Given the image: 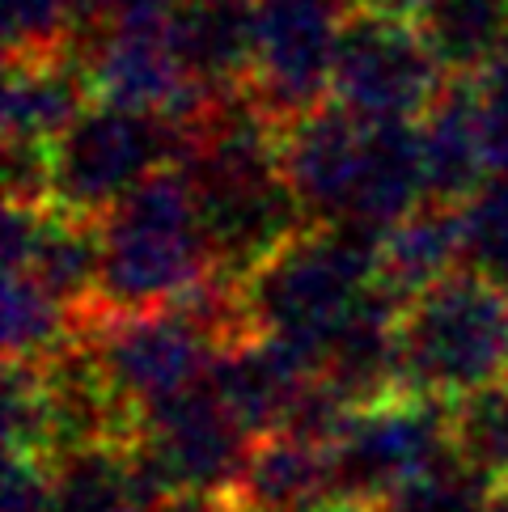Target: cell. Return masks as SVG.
Listing matches in <instances>:
<instances>
[{"label": "cell", "mask_w": 508, "mask_h": 512, "mask_svg": "<svg viewBox=\"0 0 508 512\" xmlns=\"http://www.w3.org/2000/svg\"><path fill=\"white\" fill-rule=\"evenodd\" d=\"M102 276L98 314H149L216 276L195 195L174 166L127 191L98 221ZM85 309V314H89Z\"/></svg>", "instance_id": "6da1fadb"}, {"label": "cell", "mask_w": 508, "mask_h": 512, "mask_svg": "<svg viewBox=\"0 0 508 512\" xmlns=\"http://www.w3.org/2000/svg\"><path fill=\"white\" fill-rule=\"evenodd\" d=\"M381 242L386 233L360 221L314 225L293 237L276 259L242 280L254 335L301 339L326 352L335 322L348 314L360 292L377 284Z\"/></svg>", "instance_id": "7a4b0ae2"}, {"label": "cell", "mask_w": 508, "mask_h": 512, "mask_svg": "<svg viewBox=\"0 0 508 512\" xmlns=\"http://www.w3.org/2000/svg\"><path fill=\"white\" fill-rule=\"evenodd\" d=\"M403 390L449 407L508 381V292L458 271L403 309L398 322Z\"/></svg>", "instance_id": "3957f363"}, {"label": "cell", "mask_w": 508, "mask_h": 512, "mask_svg": "<svg viewBox=\"0 0 508 512\" xmlns=\"http://www.w3.org/2000/svg\"><path fill=\"white\" fill-rule=\"evenodd\" d=\"M166 166H174L166 119L89 102L51 144V212L98 225L127 191Z\"/></svg>", "instance_id": "277c9868"}, {"label": "cell", "mask_w": 508, "mask_h": 512, "mask_svg": "<svg viewBox=\"0 0 508 512\" xmlns=\"http://www.w3.org/2000/svg\"><path fill=\"white\" fill-rule=\"evenodd\" d=\"M449 77L407 17L348 9L331 64V102L360 123H411L432 111Z\"/></svg>", "instance_id": "5b68a950"}, {"label": "cell", "mask_w": 508, "mask_h": 512, "mask_svg": "<svg viewBox=\"0 0 508 512\" xmlns=\"http://www.w3.org/2000/svg\"><path fill=\"white\" fill-rule=\"evenodd\" d=\"M77 331L94 347L115 402L136 424L140 411L199 386L216 360V347L195 331L178 305L149 309V314H85Z\"/></svg>", "instance_id": "8992f818"}, {"label": "cell", "mask_w": 508, "mask_h": 512, "mask_svg": "<svg viewBox=\"0 0 508 512\" xmlns=\"http://www.w3.org/2000/svg\"><path fill=\"white\" fill-rule=\"evenodd\" d=\"M449 407L432 398H390L356 411L331 449L335 500L373 512L407 483L449 462Z\"/></svg>", "instance_id": "52a82bcc"}, {"label": "cell", "mask_w": 508, "mask_h": 512, "mask_svg": "<svg viewBox=\"0 0 508 512\" xmlns=\"http://www.w3.org/2000/svg\"><path fill=\"white\" fill-rule=\"evenodd\" d=\"M348 0H254V60L246 89L284 127L331 94L335 43Z\"/></svg>", "instance_id": "ba28073f"}, {"label": "cell", "mask_w": 508, "mask_h": 512, "mask_svg": "<svg viewBox=\"0 0 508 512\" xmlns=\"http://www.w3.org/2000/svg\"><path fill=\"white\" fill-rule=\"evenodd\" d=\"M132 449L166 500L187 496V491H229L233 496L250 441L221 411L208 381H199L140 411Z\"/></svg>", "instance_id": "9c48e42d"}, {"label": "cell", "mask_w": 508, "mask_h": 512, "mask_svg": "<svg viewBox=\"0 0 508 512\" xmlns=\"http://www.w3.org/2000/svg\"><path fill=\"white\" fill-rule=\"evenodd\" d=\"M77 60L89 85V102L119 111L161 115L166 123H187L208 106V89L191 85L178 64L166 17H140L111 30L77 34Z\"/></svg>", "instance_id": "30bf717a"}, {"label": "cell", "mask_w": 508, "mask_h": 512, "mask_svg": "<svg viewBox=\"0 0 508 512\" xmlns=\"http://www.w3.org/2000/svg\"><path fill=\"white\" fill-rule=\"evenodd\" d=\"M360 149H365V123L331 98L280 132V174L314 225L348 221Z\"/></svg>", "instance_id": "8fae6325"}, {"label": "cell", "mask_w": 508, "mask_h": 512, "mask_svg": "<svg viewBox=\"0 0 508 512\" xmlns=\"http://www.w3.org/2000/svg\"><path fill=\"white\" fill-rule=\"evenodd\" d=\"M170 47L191 85L229 94L250 81L254 5L250 0H183L166 13Z\"/></svg>", "instance_id": "7c38bea8"}, {"label": "cell", "mask_w": 508, "mask_h": 512, "mask_svg": "<svg viewBox=\"0 0 508 512\" xmlns=\"http://www.w3.org/2000/svg\"><path fill=\"white\" fill-rule=\"evenodd\" d=\"M420 153H424L428 204L462 208L492 178L479 132L475 77H453L445 94L432 102V111L420 119Z\"/></svg>", "instance_id": "4fadbf2b"}, {"label": "cell", "mask_w": 508, "mask_h": 512, "mask_svg": "<svg viewBox=\"0 0 508 512\" xmlns=\"http://www.w3.org/2000/svg\"><path fill=\"white\" fill-rule=\"evenodd\" d=\"M428 204L420 127L411 123H365V149H360L356 195L348 221L390 233L415 208Z\"/></svg>", "instance_id": "5bb4252c"}, {"label": "cell", "mask_w": 508, "mask_h": 512, "mask_svg": "<svg viewBox=\"0 0 508 512\" xmlns=\"http://www.w3.org/2000/svg\"><path fill=\"white\" fill-rule=\"evenodd\" d=\"M233 496L246 512H293L335 500L331 449L297 441L288 432H271L250 441L242 479Z\"/></svg>", "instance_id": "9a60e30c"}, {"label": "cell", "mask_w": 508, "mask_h": 512, "mask_svg": "<svg viewBox=\"0 0 508 512\" xmlns=\"http://www.w3.org/2000/svg\"><path fill=\"white\" fill-rule=\"evenodd\" d=\"M161 500L132 441L89 445L51 462V512H153Z\"/></svg>", "instance_id": "2e32d148"}, {"label": "cell", "mask_w": 508, "mask_h": 512, "mask_svg": "<svg viewBox=\"0 0 508 512\" xmlns=\"http://www.w3.org/2000/svg\"><path fill=\"white\" fill-rule=\"evenodd\" d=\"M462 263V208L449 204H424L407 221H398L386 242H381L377 284L411 305L428 288L458 276Z\"/></svg>", "instance_id": "e0dca14e"}, {"label": "cell", "mask_w": 508, "mask_h": 512, "mask_svg": "<svg viewBox=\"0 0 508 512\" xmlns=\"http://www.w3.org/2000/svg\"><path fill=\"white\" fill-rule=\"evenodd\" d=\"M85 106L89 85L77 56L51 64H5V140L51 149Z\"/></svg>", "instance_id": "ac0fdd59"}, {"label": "cell", "mask_w": 508, "mask_h": 512, "mask_svg": "<svg viewBox=\"0 0 508 512\" xmlns=\"http://www.w3.org/2000/svg\"><path fill=\"white\" fill-rule=\"evenodd\" d=\"M415 30L449 81L483 77L508 56V0H424Z\"/></svg>", "instance_id": "d6986e66"}, {"label": "cell", "mask_w": 508, "mask_h": 512, "mask_svg": "<svg viewBox=\"0 0 508 512\" xmlns=\"http://www.w3.org/2000/svg\"><path fill=\"white\" fill-rule=\"evenodd\" d=\"M449 453L492 496H508V381L449 402Z\"/></svg>", "instance_id": "ffe728a7"}, {"label": "cell", "mask_w": 508, "mask_h": 512, "mask_svg": "<svg viewBox=\"0 0 508 512\" xmlns=\"http://www.w3.org/2000/svg\"><path fill=\"white\" fill-rule=\"evenodd\" d=\"M77 314L30 276H5V364H47L77 343Z\"/></svg>", "instance_id": "44dd1931"}, {"label": "cell", "mask_w": 508, "mask_h": 512, "mask_svg": "<svg viewBox=\"0 0 508 512\" xmlns=\"http://www.w3.org/2000/svg\"><path fill=\"white\" fill-rule=\"evenodd\" d=\"M5 5V64H51L77 56L72 0H0Z\"/></svg>", "instance_id": "7402d4cb"}, {"label": "cell", "mask_w": 508, "mask_h": 512, "mask_svg": "<svg viewBox=\"0 0 508 512\" xmlns=\"http://www.w3.org/2000/svg\"><path fill=\"white\" fill-rule=\"evenodd\" d=\"M462 263L508 292V174H492L462 204Z\"/></svg>", "instance_id": "603a6c76"}, {"label": "cell", "mask_w": 508, "mask_h": 512, "mask_svg": "<svg viewBox=\"0 0 508 512\" xmlns=\"http://www.w3.org/2000/svg\"><path fill=\"white\" fill-rule=\"evenodd\" d=\"M5 445L17 457L51 462V407L39 364H5Z\"/></svg>", "instance_id": "cb8c5ba5"}, {"label": "cell", "mask_w": 508, "mask_h": 512, "mask_svg": "<svg viewBox=\"0 0 508 512\" xmlns=\"http://www.w3.org/2000/svg\"><path fill=\"white\" fill-rule=\"evenodd\" d=\"M487 500H492V491H487L479 479H470V474L449 457L445 466L407 483L403 491H394L390 500H381L373 512H483Z\"/></svg>", "instance_id": "d4e9b609"}, {"label": "cell", "mask_w": 508, "mask_h": 512, "mask_svg": "<svg viewBox=\"0 0 508 512\" xmlns=\"http://www.w3.org/2000/svg\"><path fill=\"white\" fill-rule=\"evenodd\" d=\"M5 204L51 208V149L5 140Z\"/></svg>", "instance_id": "484cf974"}, {"label": "cell", "mask_w": 508, "mask_h": 512, "mask_svg": "<svg viewBox=\"0 0 508 512\" xmlns=\"http://www.w3.org/2000/svg\"><path fill=\"white\" fill-rule=\"evenodd\" d=\"M479 89V132H483V153L487 170L508 174V56L475 77Z\"/></svg>", "instance_id": "4316f807"}, {"label": "cell", "mask_w": 508, "mask_h": 512, "mask_svg": "<svg viewBox=\"0 0 508 512\" xmlns=\"http://www.w3.org/2000/svg\"><path fill=\"white\" fill-rule=\"evenodd\" d=\"M0 512H51V462L9 453Z\"/></svg>", "instance_id": "83f0119b"}, {"label": "cell", "mask_w": 508, "mask_h": 512, "mask_svg": "<svg viewBox=\"0 0 508 512\" xmlns=\"http://www.w3.org/2000/svg\"><path fill=\"white\" fill-rule=\"evenodd\" d=\"M153 512H246V508L229 491H187V496L161 500Z\"/></svg>", "instance_id": "f1b7e54d"}, {"label": "cell", "mask_w": 508, "mask_h": 512, "mask_svg": "<svg viewBox=\"0 0 508 512\" xmlns=\"http://www.w3.org/2000/svg\"><path fill=\"white\" fill-rule=\"evenodd\" d=\"M352 9H369V13H390V17H407L415 22V13H420L424 0H348Z\"/></svg>", "instance_id": "f546056e"}, {"label": "cell", "mask_w": 508, "mask_h": 512, "mask_svg": "<svg viewBox=\"0 0 508 512\" xmlns=\"http://www.w3.org/2000/svg\"><path fill=\"white\" fill-rule=\"evenodd\" d=\"M293 512H360V508L339 504V500H326V504H314V508H293Z\"/></svg>", "instance_id": "4dcf8cb0"}]
</instances>
